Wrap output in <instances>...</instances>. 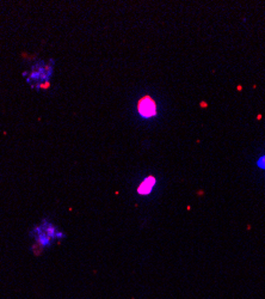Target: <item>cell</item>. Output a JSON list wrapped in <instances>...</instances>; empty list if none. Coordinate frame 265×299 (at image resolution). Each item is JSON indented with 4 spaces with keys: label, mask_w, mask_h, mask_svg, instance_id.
<instances>
[{
    "label": "cell",
    "mask_w": 265,
    "mask_h": 299,
    "mask_svg": "<svg viewBox=\"0 0 265 299\" xmlns=\"http://www.w3.org/2000/svg\"><path fill=\"white\" fill-rule=\"evenodd\" d=\"M155 177L154 176H148V177L144 179L143 182L139 186V188H137V193L140 194V195H148V194H151L152 193V190H153V188H154L155 186Z\"/></svg>",
    "instance_id": "7a4b0ae2"
},
{
    "label": "cell",
    "mask_w": 265,
    "mask_h": 299,
    "mask_svg": "<svg viewBox=\"0 0 265 299\" xmlns=\"http://www.w3.org/2000/svg\"><path fill=\"white\" fill-rule=\"evenodd\" d=\"M137 111L140 114V116H142L144 119H151L156 115V105L153 98L146 96L143 98L139 100L137 104Z\"/></svg>",
    "instance_id": "6da1fadb"
}]
</instances>
